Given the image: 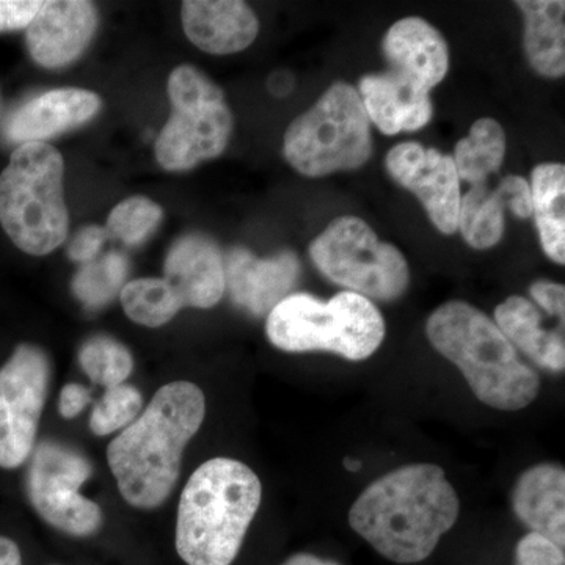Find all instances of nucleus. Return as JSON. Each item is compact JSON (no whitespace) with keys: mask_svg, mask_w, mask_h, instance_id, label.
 Masks as SVG:
<instances>
[{"mask_svg":"<svg viewBox=\"0 0 565 565\" xmlns=\"http://www.w3.org/2000/svg\"><path fill=\"white\" fill-rule=\"evenodd\" d=\"M460 514L444 468L412 463L366 487L349 511V525L379 555L396 564L427 559Z\"/></svg>","mask_w":565,"mask_h":565,"instance_id":"1","label":"nucleus"},{"mask_svg":"<svg viewBox=\"0 0 565 565\" xmlns=\"http://www.w3.org/2000/svg\"><path fill=\"white\" fill-rule=\"evenodd\" d=\"M206 399L191 382L163 385L143 414L109 445L118 490L134 508L154 509L172 493L182 452L202 427Z\"/></svg>","mask_w":565,"mask_h":565,"instance_id":"2","label":"nucleus"},{"mask_svg":"<svg viewBox=\"0 0 565 565\" xmlns=\"http://www.w3.org/2000/svg\"><path fill=\"white\" fill-rule=\"evenodd\" d=\"M262 497V481L247 465L226 457L204 462L182 490L178 555L188 565H232Z\"/></svg>","mask_w":565,"mask_h":565,"instance_id":"3","label":"nucleus"},{"mask_svg":"<svg viewBox=\"0 0 565 565\" xmlns=\"http://www.w3.org/2000/svg\"><path fill=\"white\" fill-rule=\"evenodd\" d=\"M426 333L435 351L459 367L481 403L504 412L534 403L541 390L537 373L473 305L460 300L441 305L430 315Z\"/></svg>","mask_w":565,"mask_h":565,"instance_id":"4","label":"nucleus"},{"mask_svg":"<svg viewBox=\"0 0 565 565\" xmlns=\"http://www.w3.org/2000/svg\"><path fill=\"white\" fill-rule=\"evenodd\" d=\"M63 173L61 152L44 141L20 145L0 173V225L29 255H50L68 236Z\"/></svg>","mask_w":565,"mask_h":565,"instance_id":"5","label":"nucleus"},{"mask_svg":"<svg viewBox=\"0 0 565 565\" xmlns=\"http://www.w3.org/2000/svg\"><path fill=\"white\" fill-rule=\"evenodd\" d=\"M384 316L366 297L340 292L329 302L291 294L267 315L266 333L280 351L332 352L351 362L370 359L385 340Z\"/></svg>","mask_w":565,"mask_h":565,"instance_id":"6","label":"nucleus"},{"mask_svg":"<svg viewBox=\"0 0 565 565\" xmlns=\"http://www.w3.org/2000/svg\"><path fill=\"white\" fill-rule=\"evenodd\" d=\"M282 152L308 178L363 167L373 152V136L359 90L345 82L333 84L286 129Z\"/></svg>","mask_w":565,"mask_h":565,"instance_id":"7","label":"nucleus"},{"mask_svg":"<svg viewBox=\"0 0 565 565\" xmlns=\"http://www.w3.org/2000/svg\"><path fill=\"white\" fill-rule=\"evenodd\" d=\"M173 111L154 151L169 172L191 170L221 156L233 132V115L217 85L193 66H178L167 84Z\"/></svg>","mask_w":565,"mask_h":565,"instance_id":"8","label":"nucleus"},{"mask_svg":"<svg viewBox=\"0 0 565 565\" xmlns=\"http://www.w3.org/2000/svg\"><path fill=\"white\" fill-rule=\"evenodd\" d=\"M310 256L327 280L370 300L399 299L411 281L399 248L381 243L366 222L352 215L334 218L311 243Z\"/></svg>","mask_w":565,"mask_h":565,"instance_id":"9","label":"nucleus"},{"mask_svg":"<svg viewBox=\"0 0 565 565\" xmlns=\"http://www.w3.org/2000/svg\"><path fill=\"white\" fill-rule=\"evenodd\" d=\"M50 379L46 353L32 344H21L0 370V467L11 470L31 456Z\"/></svg>","mask_w":565,"mask_h":565,"instance_id":"10","label":"nucleus"},{"mask_svg":"<svg viewBox=\"0 0 565 565\" xmlns=\"http://www.w3.org/2000/svg\"><path fill=\"white\" fill-rule=\"evenodd\" d=\"M90 475V465L77 452L47 441L40 445L33 452L28 481L33 508L63 533H95L102 526V509L79 493Z\"/></svg>","mask_w":565,"mask_h":565,"instance_id":"11","label":"nucleus"},{"mask_svg":"<svg viewBox=\"0 0 565 565\" xmlns=\"http://www.w3.org/2000/svg\"><path fill=\"white\" fill-rule=\"evenodd\" d=\"M386 170L422 202L430 222L444 234H455L459 225L460 178L452 156L435 148L405 141L390 150Z\"/></svg>","mask_w":565,"mask_h":565,"instance_id":"12","label":"nucleus"},{"mask_svg":"<svg viewBox=\"0 0 565 565\" xmlns=\"http://www.w3.org/2000/svg\"><path fill=\"white\" fill-rule=\"evenodd\" d=\"M98 28V11L84 0L43 2L25 32L33 61L44 68L68 66L81 57Z\"/></svg>","mask_w":565,"mask_h":565,"instance_id":"13","label":"nucleus"},{"mask_svg":"<svg viewBox=\"0 0 565 565\" xmlns=\"http://www.w3.org/2000/svg\"><path fill=\"white\" fill-rule=\"evenodd\" d=\"M223 262L225 291L237 307L255 316L269 315L299 280L300 263L292 252L262 259L245 248H234Z\"/></svg>","mask_w":565,"mask_h":565,"instance_id":"14","label":"nucleus"},{"mask_svg":"<svg viewBox=\"0 0 565 565\" xmlns=\"http://www.w3.org/2000/svg\"><path fill=\"white\" fill-rule=\"evenodd\" d=\"M382 51L390 63V71L419 90L430 93L448 74V43L423 18H404L394 22L382 41Z\"/></svg>","mask_w":565,"mask_h":565,"instance_id":"15","label":"nucleus"},{"mask_svg":"<svg viewBox=\"0 0 565 565\" xmlns=\"http://www.w3.org/2000/svg\"><path fill=\"white\" fill-rule=\"evenodd\" d=\"M505 210H511L520 218L533 214L530 182L525 178L509 174L493 191L487 182L473 185L460 200L457 230L476 250L492 248L503 237Z\"/></svg>","mask_w":565,"mask_h":565,"instance_id":"16","label":"nucleus"},{"mask_svg":"<svg viewBox=\"0 0 565 565\" xmlns=\"http://www.w3.org/2000/svg\"><path fill=\"white\" fill-rule=\"evenodd\" d=\"M182 307L207 308L225 294V262L217 245L200 234L182 236L166 258V278Z\"/></svg>","mask_w":565,"mask_h":565,"instance_id":"17","label":"nucleus"},{"mask_svg":"<svg viewBox=\"0 0 565 565\" xmlns=\"http://www.w3.org/2000/svg\"><path fill=\"white\" fill-rule=\"evenodd\" d=\"M181 20L188 39L214 55L247 50L259 32L255 11L239 0H185Z\"/></svg>","mask_w":565,"mask_h":565,"instance_id":"18","label":"nucleus"},{"mask_svg":"<svg viewBox=\"0 0 565 565\" xmlns=\"http://www.w3.org/2000/svg\"><path fill=\"white\" fill-rule=\"evenodd\" d=\"M102 109L96 93L61 88L36 96L9 118L7 139L13 143L44 141L90 121Z\"/></svg>","mask_w":565,"mask_h":565,"instance_id":"19","label":"nucleus"},{"mask_svg":"<svg viewBox=\"0 0 565 565\" xmlns=\"http://www.w3.org/2000/svg\"><path fill=\"white\" fill-rule=\"evenodd\" d=\"M516 519L533 534L564 550L565 470L563 465L537 463L516 479L511 497Z\"/></svg>","mask_w":565,"mask_h":565,"instance_id":"20","label":"nucleus"},{"mask_svg":"<svg viewBox=\"0 0 565 565\" xmlns=\"http://www.w3.org/2000/svg\"><path fill=\"white\" fill-rule=\"evenodd\" d=\"M359 95L370 121L386 136L419 131L433 120L430 93L419 90L392 71L362 77Z\"/></svg>","mask_w":565,"mask_h":565,"instance_id":"21","label":"nucleus"},{"mask_svg":"<svg viewBox=\"0 0 565 565\" xmlns=\"http://www.w3.org/2000/svg\"><path fill=\"white\" fill-rule=\"evenodd\" d=\"M494 323L509 343L525 353L531 362L552 373L565 370L564 333L546 330L535 305L522 296H512L494 310Z\"/></svg>","mask_w":565,"mask_h":565,"instance_id":"22","label":"nucleus"},{"mask_svg":"<svg viewBox=\"0 0 565 565\" xmlns=\"http://www.w3.org/2000/svg\"><path fill=\"white\" fill-rule=\"evenodd\" d=\"M525 18V52L535 73L550 79L565 74V3L559 0L515 2Z\"/></svg>","mask_w":565,"mask_h":565,"instance_id":"23","label":"nucleus"},{"mask_svg":"<svg viewBox=\"0 0 565 565\" xmlns=\"http://www.w3.org/2000/svg\"><path fill=\"white\" fill-rule=\"evenodd\" d=\"M531 202L542 248L552 262L565 264V167L541 163L531 173Z\"/></svg>","mask_w":565,"mask_h":565,"instance_id":"24","label":"nucleus"},{"mask_svg":"<svg viewBox=\"0 0 565 565\" xmlns=\"http://www.w3.org/2000/svg\"><path fill=\"white\" fill-rule=\"evenodd\" d=\"M508 140L503 126L493 118H481L471 126L470 134L456 145L455 159L460 180L484 184L490 174L503 166Z\"/></svg>","mask_w":565,"mask_h":565,"instance_id":"25","label":"nucleus"},{"mask_svg":"<svg viewBox=\"0 0 565 565\" xmlns=\"http://www.w3.org/2000/svg\"><path fill=\"white\" fill-rule=\"evenodd\" d=\"M121 305L131 321L151 329L166 326L184 308L172 286L161 278L128 282L121 289Z\"/></svg>","mask_w":565,"mask_h":565,"instance_id":"26","label":"nucleus"},{"mask_svg":"<svg viewBox=\"0 0 565 565\" xmlns=\"http://www.w3.org/2000/svg\"><path fill=\"white\" fill-rule=\"evenodd\" d=\"M128 259L111 252L99 262L85 264L73 280V291L87 307L106 305L120 291L128 277Z\"/></svg>","mask_w":565,"mask_h":565,"instance_id":"27","label":"nucleus"},{"mask_svg":"<svg viewBox=\"0 0 565 565\" xmlns=\"http://www.w3.org/2000/svg\"><path fill=\"white\" fill-rule=\"evenodd\" d=\"M79 362L93 382L107 388L121 385L134 367L131 352L109 337H95L82 345Z\"/></svg>","mask_w":565,"mask_h":565,"instance_id":"28","label":"nucleus"},{"mask_svg":"<svg viewBox=\"0 0 565 565\" xmlns=\"http://www.w3.org/2000/svg\"><path fill=\"white\" fill-rule=\"evenodd\" d=\"M162 215V207L158 203L147 196H131L111 210L106 233L129 247H136L158 228Z\"/></svg>","mask_w":565,"mask_h":565,"instance_id":"29","label":"nucleus"},{"mask_svg":"<svg viewBox=\"0 0 565 565\" xmlns=\"http://www.w3.org/2000/svg\"><path fill=\"white\" fill-rule=\"evenodd\" d=\"M140 408L139 390L126 384L110 386L93 411L90 429L96 435H109L122 427H128L136 422Z\"/></svg>","mask_w":565,"mask_h":565,"instance_id":"30","label":"nucleus"},{"mask_svg":"<svg viewBox=\"0 0 565 565\" xmlns=\"http://www.w3.org/2000/svg\"><path fill=\"white\" fill-rule=\"evenodd\" d=\"M515 565H565L564 550L530 533L516 544Z\"/></svg>","mask_w":565,"mask_h":565,"instance_id":"31","label":"nucleus"},{"mask_svg":"<svg viewBox=\"0 0 565 565\" xmlns=\"http://www.w3.org/2000/svg\"><path fill=\"white\" fill-rule=\"evenodd\" d=\"M41 7L39 0H0V32L28 29Z\"/></svg>","mask_w":565,"mask_h":565,"instance_id":"32","label":"nucleus"},{"mask_svg":"<svg viewBox=\"0 0 565 565\" xmlns=\"http://www.w3.org/2000/svg\"><path fill=\"white\" fill-rule=\"evenodd\" d=\"M106 230L98 225L85 226L74 236L68 247V256L73 262L88 264L95 262L106 241Z\"/></svg>","mask_w":565,"mask_h":565,"instance_id":"33","label":"nucleus"},{"mask_svg":"<svg viewBox=\"0 0 565 565\" xmlns=\"http://www.w3.org/2000/svg\"><path fill=\"white\" fill-rule=\"evenodd\" d=\"M531 297L542 310L546 311L553 318L559 319L564 326L565 318V288L559 282L550 280H539L533 282L530 288Z\"/></svg>","mask_w":565,"mask_h":565,"instance_id":"34","label":"nucleus"},{"mask_svg":"<svg viewBox=\"0 0 565 565\" xmlns=\"http://www.w3.org/2000/svg\"><path fill=\"white\" fill-rule=\"evenodd\" d=\"M90 403V393L82 385L70 384L61 393V414L63 418H74Z\"/></svg>","mask_w":565,"mask_h":565,"instance_id":"35","label":"nucleus"},{"mask_svg":"<svg viewBox=\"0 0 565 565\" xmlns=\"http://www.w3.org/2000/svg\"><path fill=\"white\" fill-rule=\"evenodd\" d=\"M0 565H22L20 548L7 537H0Z\"/></svg>","mask_w":565,"mask_h":565,"instance_id":"36","label":"nucleus"},{"mask_svg":"<svg viewBox=\"0 0 565 565\" xmlns=\"http://www.w3.org/2000/svg\"><path fill=\"white\" fill-rule=\"evenodd\" d=\"M282 565H338L332 561L321 559V557L315 555H308V553H299V555L289 557Z\"/></svg>","mask_w":565,"mask_h":565,"instance_id":"37","label":"nucleus"},{"mask_svg":"<svg viewBox=\"0 0 565 565\" xmlns=\"http://www.w3.org/2000/svg\"><path fill=\"white\" fill-rule=\"evenodd\" d=\"M344 467L348 468V470L356 471L362 468V462H359V460L355 459H345Z\"/></svg>","mask_w":565,"mask_h":565,"instance_id":"38","label":"nucleus"}]
</instances>
